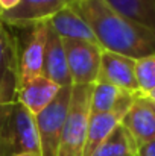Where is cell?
Returning a JSON list of instances; mask_svg holds the SVG:
<instances>
[{
	"label": "cell",
	"instance_id": "cell-17",
	"mask_svg": "<svg viewBox=\"0 0 155 156\" xmlns=\"http://www.w3.org/2000/svg\"><path fill=\"white\" fill-rule=\"evenodd\" d=\"M128 94L132 93H128L109 82L98 80L93 85V93H91V103H90L91 114H102L114 109Z\"/></svg>",
	"mask_w": 155,
	"mask_h": 156
},
{
	"label": "cell",
	"instance_id": "cell-19",
	"mask_svg": "<svg viewBox=\"0 0 155 156\" xmlns=\"http://www.w3.org/2000/svg\"><path fill=\"white\" fill-rule=\"evenodd\" d=\"M135 156H155V140L140 146L137 149V155Z\"/></svg>",
	"mask_w": 155,
	"mask_h": 156
},
{
	"label": "cell",
	"instance_id": "cell-3",
	"mask_svg": "<svg viewBox=\"0 0 155 156\" xmlns=\"http://www.w3.org/2000/svg\"><path fill=\"white\" fill-rule=\"evenodd\" d=\"M91 93L93 85H73L58 156H84L88 120L91 115Z\"/></svg>",
	"mask_w": 155,
	"mask_h": 156
},
{
	"label": "cell",
	"instance_id": "cell-16",
	"mask_svg": "<svg viewBox=\"0 0 155 156\" xmlns=\"http://www.w3.org/2000/svg\"><path fill=\"white\" fill-rule=\"evenodd\" d=\"M137 149L138 147L129 130L123 124H119L96 149L93 156H135Z\"/></svg>",
	"mask_w": 155,
	"mask_h": 156
},
{
	"label": "cell",
	"instance_id": "cell-1",
	"mask_svg": "<svg viewBox=\"0 0 155 156\" xmlns=\"http://www.w3.org/2000/svg\"><path fill=\"white\" fill-rule=\"evenodd\" d=\"M73 6L90 24L103 50L132 59L155 55V30L123 17L103 0H76Z\"/></svg>",
	"mask_w": 155,
	"mask_h": 156
},
{
	"label": "cell",
	"instance_id": "cell-7",
	"mask_svg": "<svg viewBox=\"0 0 155 156\" xmlns=\"http://www.w3.org/2000/svg\"><path fill=\"white\" fill-rule=\"evenodd\" d=\"M76 0H21L15 8L5 11L0 20L6 26L29 29L38 23L49 21L55 14L75 5Z\"/></svg>",
	"mask_w": 155,
	"mask_h": 156
},
{
	"label": "cell",
	"instance_id": "cell-4",
	"mask_svg": "<svg viewBox=\"0 0 155 156\" xmlns=\"http://www.w3.org/2000/svg\"><path fill=\"white\" fill-rule=\"evenodd\" d=\"M73 87H62L55 100L35 115L41 156H58L62 129L65 124Z\"/></svg>",
	"mask_w": 155,
	"mask_h": 156
},
{
	"label": "cell",
	"instance_id": "cell-15",
	"mask_svg": "<svg viewBox=\"0 0 155 156\" xmlns=\"http://www.w3.org/2000/svg\"><path fill=\"white\" fill-rule=\"evenodd\" d=\"M123 17L155 30V0H103Z\"/></svg>",
	"mask_w": 155,
	"mask_h": 156
},
{
	"label": "cell",
	"instance_id": "cell-11",
	"mask_svg": "<svg viewBox=\"0 0 155 156\" xmlns=\"http://www.w3.org/2000/svg\"><path fill=\"white\" fill-rule=\"evenodd\" d=\"M43 76L53 80L59 87H73L68 64H67V55L64 49V40L55 32V29L50 24H49L46 49H44Z\"/></svg>",
	"mask_w": 155,
	"mask_h": 156
},
{
	"label": "cell",
	"instance_id": "cell-24",
	"mask_svg": "<svg viewBox=\"0 0 155 156\" xmlns=\"http://www.w3.org/2000/svg\"><path fill=\"white\" fill-rule=\"evenodd\" d=\"M2 12H3V9H2V6H0V15H2Z\"/></svg>",
	"mask_w": 155,
	"mask_h": 156
},
{
	"label": "cell",
	"instance_id": "cell-9",
	"mask_svg": "<svg viewBox=\"0 0 155 156\" xmlns=\"http://www.w3.org/2000/svg\"><path fill=\"white\" fill-rule=\"evenodd\" d=\"M49 34V21L29 27V35L20 49V85L43 76L44 49Z\"/></svg>",
	"mask_w": 155,
	"mask_h": 156
},
{
	"label": "cell",
	"instance_id": "cell-21",
	"mask_svg": "<svg viewBox=\"0 0 155 156\" xmlns=\"http://www.w3.org/2000/svg\"><path fill=\"white\" fill-rule=\"evenodd\" d=\"M143 97H146L148 100H151V102H155V88L151 91V93H148L146 96H143Z\"/></svg>",
	"mask_w": 155,
	"mask_h": 156
},
{
	"label": "cell",
	"instance_id": "cell-23",
	"mask_svg": "<svg viewBox=\"0 0 155 156\" xmlns=\"http://www.w3.org/2000/svg\"><path fill=\"white\" fill-rule=\"evenodd\" d=\"M15 156H35V155H15Z\"/></svg>",
	"mask_w": 155,
	"mask_h": 156
},
{
	"label": "cell",
	"instance_id": "cell-12",
	"mask_svg": "<svg viewBox=\"0 0 155 156\" xmlns=\"http://www.w3.org/2000/svg\"><path fill=\"white\" fill-rule=\"evenodd\" d=\"M122 124L129 130L137 147L155 140V111L143 96L135 97Z\"/></svg>",
	"mask_w": 155,
	"mask_h": 156
},
{
	"label": "cell",
	"instance_id": "cell-5",
	"mask_svg": "<svg viewBox=\"0 0 155 156\" xmlns=\"http://www.w3.org/2000/svg\"><path fill=\"white\" fill-rule=\"evenodd\" d=\"M67 64L73 85H94L101 71L103 49L90 41L64 40Z\"/></svg>",
	"mask_w": 155,
	"mask_h": 156
},
{
	"label": "cell",
	"instance_id": "cell-14",
	"mask_svg": "<svg viewBox=\"0 0 155 156\" xmlns=\"http://www.w3.org/2000/svg\"><path fill=\"white\" fill-rule=\"evenodd\" d=\"M49 24L62 40H79V41H90L99 44L90 24L76 11L73 5L55 14L49 20Z\"/></svg>",
	"mask_w": 155,
	"mask_h": 156
},
{
	"label": "cell",
	"instance_id": "cell-2",
	"mask_svg": "<svg viewBox=\"0 0 155 156\" xmlns=\"http://www.w3.org/2000/svg\"><path fill=\"white\" fill-rule=\"evenodd\" d=\"M41 156L35 115L18 100L0 105V156Z\"/></svg>",
	"mask_w": 155,
	"mask_h": 156
},
{
	"label": "cell",
	"instance_id": "cell-6",
	"mask_svg": "<svg viewBox=\"0 0 155 156\" xmlns=\"http://www.w3.org/2000/svg\"><path fill=\"white\" fill-rule=\"evenodd\" d=\"M0 20V105L15 102L20 90V47Z\"/></svg>",
	"mask_w": 155,
	"mask_h": 156
},
{
	"label": "cell",
	"instance_id": "cell-8",
	"mask_svg": "<svg viewBox=\"0 0 155 156\" xmlns=\"http://www.w3.org/2000/svg\"><path fill=\"white\" fill-rule=\"evenodd\" d=\"M140 94H128L122 99V102L114 109L102 112V114H91L88 120V130H87V143L84 149V156H93L96 149L111 135V132L122 124L125 115L131 109L135 97Z\"/></svg>",
	"mask_w": 155,
	"mask_h": 156
},
{
	"label": "cell",
	"instance_id": "cell-22",
	"mask_svg": "<svg viewBox=\"0 0 155 156\" xmlns=\"http://www.w3.org/2000/svg\"><path fill=\"white\" fill-rule=\"evenodd\" d=\"M149 103H151V106H152V109L155 111V102H151V100H149Z\"/></svg>",
	"mask_w": 155,
	"mask_h": 156
},
{
	"label": "cell",
	"instance_id": "cell-20",
	"mask_svg": "<svg viewBox=\"0 0 155 156\" xmlns=\"http://www.w3.org/2000/svg\"><path fill=\"white\" fill-rule=\"evenodd\" d=\"M20 2H21V0H0V6H2V9H3V12H5V11H9V9L15 8ZM3 12H2V14H3Z\"/></svg>",
	"mask_w": 155,
	"mask_h": 156
},
{
	"label": "cell",
	"instance_id": "cell-13",
	"mask_svg": "<svg viewBox=\"0 0 155 156\" xmlns=\"http://www.w3.org/2000/svg\"><path fill=\"white\" fill-rule=\"evenodd\" d=\"M61 88L62 87L47 79L46 76H38L20 85L17 100L24 108H28V111L37 115L55 100Z\"/></svg>",
	"mask_w": 155,
	"mask_h": 156
},
{
	"label": "cell",
	"instance_id": "cell-10",
	"mask_svg": "<svg viewBox=\"0 0 155 156\" xmlns=\"http://www.w3.org/2000/svg\"><path fill=\"white\" fill-rule=\"evenodd\" d=\"M135 62L137 59L103 50L98 80L109 82L132 94H140L137 76H135Z\"/></svg>",
	"mask_w": 155,
	"mask_h": 156
},
{
	"label": "cell",
	"instance_id": "cell-18",
	"mask_svg": "<svg viewBox=\"0 0 155 156\" xmlns=\"http://www.w3.org/2000/svg\"><path fill=\"white\" fill-rule=\"evenodd\" d=\"M135 76L138 83V91L142 96H146L155 88V55L137 59L135 62Z\"/></svg>",
	"mask_w": 155,
	"mask_h": 156
}]
</instances>
